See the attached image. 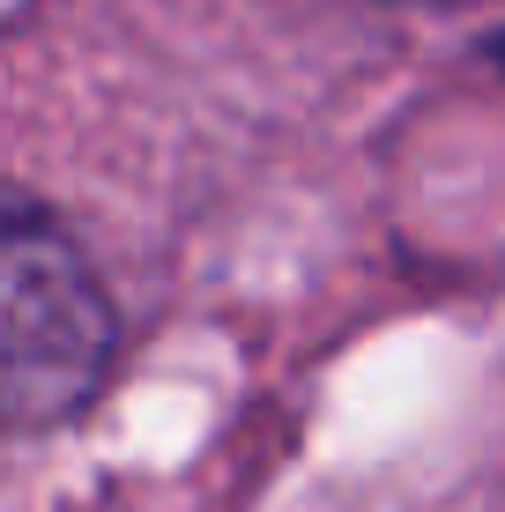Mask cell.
Wrapping results in <instances>:
<instances>
[{"label": "cell", "mask_w": 505, "mask_h": 512, "mask_svg": "<svg viewBox=\"0 0 505 512\" xmlns=\"http://www.w3.org/2000/svg\"><path fill=\"white\" fill-rule=\"evenodd\" d=\"M0 312H8V416L52 423V416L82 409L119 349V320L104 305L90 260L52 231L38 208L8 216Z\"/></svg>", "instance_id": "1"}, {"label": "cell", "mask_w": 505, "mask_h": 512, "mask_svg": "<svg viewBox=\"0 0 505 512\" xmlns=\"http://www.w3.org/2000/svg\"><path fill=\"white\" fill-rule=\"evenodd\" d=\"M498 60H505V45H498Z\"/></svg>", "instance_id": "2"}]
</instances>
